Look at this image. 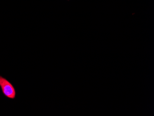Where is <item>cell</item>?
I'll return each mask as SVG.
<instances>
[{"mask_svg": "<svg viewBox=\"0 0 154 116\" xmlns=\"http://www.w3.org/2000/svg\"><path fill=\"white\" fill-rule=\"evenodd\" d=\"M0 88L5 97L11 100L16 98L17 93L15 87L8 80L2 76H0Z\"/></svg>", "mask_w": 154, "mask_h": 116, "instance_id": "cell-1", "label": "cell"}, {"mask_svg": "<svg viewBox=\"0 0 154 116\" xmlns=\"http://www.w3.org/2000/svg\"><path fill=\"white\" fill-rule=\"evenodd\" d=\"M67 1H69V0H67Z\"/></svg>", "mask_w": 154, "mask_h": 116, "instance_id": "cell-2", "label": "cell"}]
</instances>
